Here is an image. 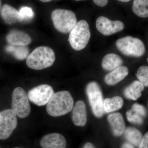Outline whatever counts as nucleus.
<instances>
[{
  "label": "nucleus",
  "instance_id": "f03ea898",
  "mask_svg": "<svg viewBox=\"0 0 148 148\" xmlns=\"http://www.w3.org/2000/svg\"><path fill=\"white\" fill-rule=\"evenodd\" d=\"M55 61V54L52 49L40 46L35 49L27 57L26 63L30 69L41 70L51 67Z\"/></svg>",
  "mask_w": 148,
  "mask_h": 148
},
{
  "label": "nucleus",
  "instance_id": "4be33fe9",
  "mask_svg": "<svg viewBox=\"0 0 148 148\" xmlns=\"http://www.w3.org/2000/svg\"><path fill=\"white\" fill-rule=\"evenodd\" d=\"M125 137L132 145L136 147L140 145L143 138L142 134L138 129L133 127H128L125 130Z\"/></svg>",
  "mask_w": 148,
  "mask_h": 148
},
{
  "label": "nucleus",
  "instance_id": "39448f33",
  "mask_svg": "<svg viewBox=\"0 0 148 148\" xmlns=\"http://www.w3.org/2000/svg\"><path fill=\"white\" fill-rule=\"evenodd\" d=\"M116 45L118 50L126 56L140 57L145 53V47L143 42L138 38L130 36L118 40Z\"/></svg>",
  "mask_w": 148,
  "mask_h": 148
},
{
  "label": "nucleus",
  "instance_id": "7c9ffc66",
  "mask_svg": "<svg viewBox=\"0 0 148 148\" xmlns=\"http://www.w3.org/2000/svg\"><path fill=\"white\" fill-rule=\"evenodd\" d=\"M40 1L42 2L47 3L50 2L51 1H52V0H39Z\"/></svg>",
  "mask_w": 148,
  "mask_h": 148
},
{
  "label": "nucleus",
  "instance_id": "aec40b11",
  "mask_svg": "<svg viewBox=\"0 0 148 148\" xmlns=\"http://www.w3.org/2000/svg\"><path fill=\"white\" fill-rule=\"evenodd\" d=\"M7 52L11 53L18 60H23L27 58L29 54V49L25 46L12 45H10L5 48Z\"/></svg>",
  "mask_w": 148,
  "mask_h": 148
},
{
  "label": "nucleus",
  "instance_id": "6ab92c4d",
  "mask_svg": "<svg viewBox=\"0 0 148 148\" xmlns=\"http://www.w3.org/2000/svg\"><path fill=\"white\" fill-rule=\"evenodd\" d=\"M123 103V100L120 96L106 98L103 103L104 112L109 113L119 110L122 107Z\"/></svg>",
  "mask_w": 148,
  "mask_h": 148
},
{
  "label": "nucleus",
  "instance_id": "0eeeda50",
  "mask_svg": "<svg viewBox=\"0 0 148 148\" xmlns=\"http://www.w3.org/2000/svg\"><path fill=\"white\" fill-rule=\"evenodd\" d=\"M86 92L92 113L95 116L101 118L104 113L103 94L101 87L97 82H92L87 85Z\"/></svg>",
  "mask_w": 148,
  "mask_h": 148
},
{
  "label": "nucleus",
  "instance_id": "72a5a7b5",
  "mask_svg": "<svg viewBox=\"0 0 148 148\" xmlns=\"http://www.w3.org/2000/svg\"><path fill=\"white\" fill-rule=\"evenodd\" d=\"M147 61H148V58H147Z\"/></svg>",
  "mask_w": 148,
  "mask_h": 148
},
{
  "label": "nucleus",
  "instance_id": "9b49d317",
  "mask_svg": "<svg viewBox=\"0 0 148 148\" xmlns=\"http://www.w3.org/2000/svg\"><path fill=\"white\" fill-rule=\"evenodd\" d=\"M66 144L64 136L57 133L46 135L40 141L43 148H66Z\"/></svg>",
  "mask_w": 148,
  "mask_h": 148
},
{
  "label": "nucleus",
  "instance_id": "bb28decb",
  "mask_svg": "<svg viewBox=\"0 0 148 148\" xmlns=\"http://www.w3.org/2000/svg\"><path fill=\"white\" fill-rule=\"evenodd\" d=\"M139 148H148V132L143 137Z\"/></svg>",
  "mask_w": 148,
  "mask_h": 148
},
{
  "label": "nucleus",
  "instance_id": "9d476101",
  "mask_svg": "<svg viewBox=\"0 0 148 148\" xmlns=\"http://www.w3.org/2000/svg\"><path fill=\"white\" fill-rule=\"evenodd\" d=\"M96 28L104 36H108L121 32L124 29L123 22L119 20L112 21L105 16H99L96 21Z\"/></svg>",
  "mask_w": 148,
  "mask_h": 148
},
{
  "label": "nucleus",
  "instance_id": "f704fd0d",
  "mask_svg": "<svg viewBox=\"0 0 148 148\" xmlns=\"http://www.w3.org/2000/svg\"><path fill=\"white\" fill-rule=\"evenodd\" d=\"M20 148L16 147V148Z\"/></svg>",
  "mask_w": 148,
  "mask_h": 148
},
{
  "label": "nucleus",
  "instance_id": "473e14b6",
  "mask_svg": "<svg viewBox=\"0 0 148 148\" xmlns=\"http://www.w3.org/2000/svg\"><path fill=\"white\" fill-rule=\"evenodd\" d=\"M75 1H84V0H75Z\"/></svg>",
  "mask_w": 148,
  "mask_h": 148
},
{
  "label": "nucleus",
  "instance_id": "c85d7f7f",
  "mask_svg": "<svg viewBox=\"0 0 148 148\" xmlns=\"http://www.w3.org/2000/svg\"><path fill=\"white\" fill-rule=\"evenodd\" d=\"M122 148H134V147L130 143H125L123 145Z\"/></svg>",
  "mask_w": 148,
  "mask_h": 148
},
{
  "label": "nucleus",
  "instance_id": "a878e982",
  "mask_svg": "<svg viewBox=\"0 0 148 148\" xmlns=\"http://www.w3.org/2000/svg\"><path fill=\"white\" fill-rule=\"evenodd\" d=\"M132 110L140 114L144 118L147 115V110L145 107L143 105L138 103H135L132 105Z\"/></svg>",
  "mask_w": 148,
  "mask_h": 148
},
{
  "label": "nucleus",
  "instance_id": "f257e3e1",
  "mask_svg": "<svg viewBox=\"0 0 148 148\" xmlns=\"http://www.w3.org/2000/svg\"><path fill=\"white\" fill-rule=\"evenodd\" d=\"M74 100L68 91H59L54 93L47 103V113L53 117H58L69 113L73 108Z\"/></svg>",
  "mask_w": 148,
  "mask_h": 148
},
{
  "label": "nucleus",
  "instance_id": "423d86ee",
  "mask_svg": "<svg viewBox=\"0 0 148 148\" xmlns=\"http://www.w3.org/2000/svg\"><path fill=\"white\" fill-rule=\"evenodd\" d=\"M12 110L20 118L29 116L31 112L29 97L25 90L21 87L14 90L12 95Z\"/></svg>",
  "mask_w": 148,
  "mask_h": 148
},
{
  "label": "nucleus",
  "instance_id": "f3484780",
  "mask_svg": "<svg viewBox=\"0 0 148 148\" xmlns=\"http://www.w3.org/2000/svg\"><path fill=\"white\" fill-rule=\"evenodd\" d=\"M123 60L119 56L115 53H110L103 57L102 61V67L104 70L112 71L121 66Z\"/></svg>",
  "mask_w": 148,
  "mask_h": 148
},
{
  "label": "nucleus",
  "instance_id": "1a4fd4ad",
  "mask_svg": "<svg viewBox=\"0 0 148 148\" xmlns=\"http://www.w3.org/2000/svg\"><path fill=\"white\" fill-rule=\"evenodd\" d=\"M52 87L49 85L42 84L31 89L28 92L29 100L39 106L47 104L54 94Z\"/></svg>",
  "mask_w": 148,
  "mask_h": 148
},
{
  "label": "nucleus",
  "instance_id": "2f4dec72",
  "mask_svg": "<svg viewBox=\"0 0 148 148\" xmlns=\"http://www.w3.org/2000/svg\"><path fill=\"white\" fill-rule=\"evenodd\" d=\"M118 1H120L122 2H128L130 1L131 0H118Z\"/></svg>",
  "mask_w": 148,
  "mask_h": 148
},
{
  "label": "nucleus",
  "instance_id": "412c9836",
  "mask_svg": "<svg viewBox=\"0 0 148 148\" xmlns=\"http://www.w3.org/2000/svg\"><path fill=\"white\" fill-rule=\"evenodd\" d=\"M132 9L137 16L147 18L148 17V0H134Z\"/></svg>",
  "mask_w": 148,
  "mask_h": 148
},
{
  "label": "nucleus",
  "instance_id": "a211bd4d",
  "mask_svg": "<svg viewBox=\"0 0 148 148\" xmlns=\"http://www.w3.org/2000/svg\"><path fill=\"white\" fill-rule=\"evenodd\" d=\"M145 89V86L139 81H135L125 88V96L130 100L136 101L142 95V92Z\"/></svg>",
  "mask_w": 148,
  "mask_h": 148
},
{
  "label": "nucleus",
  "instance_id": "393cba45",
  "mask_svg": "<svg viewBox=\"0 0 148 148\" xmlns=\"http://www.w3.org/2000/svg\"><path fill=\"white\" fill-rule=\"evenodd\" d=\"M19 12L21 16L24 18V20H29L34 17V11L31 8L27 6L22 7Z\"/></svg>",
  "mask_w": 148,
  "mask_h": 148
},
{
  "label": "nucleus",
  "instance_id": "20e7f679",
  "mask_svg": "<svg viewBox=\"0 0 148 148\" xmlns=\"http://www.w3.org/2000/svg\"><path fill=\"white\" fill-rule=\"evenodd\" d=\"M51 17L55 29L64 34L71 32L77 22L75 13L67 10L56 9L51 12Z\"/></svg>",
  "mask_w": 148,
  "mask_h": 148
},
{
  "label": "nucleus",
  "instance_id": "5701e85b",
  "mask_svg": "<svg viewBox=\"0 0 148 148\" xmlns=\"http://www.w3.org/2000/svg\"><path fill=\"white\" fill-rule=\"evenodd\" d=\"M136 76L139 81L146 87L148 86V66H143L138 69Z\"/></svg>",
  "mask_w": 148,
  "mask_h": 148
},
{
  "label": "nucleus",
  "instance_id": "cd10ccee",
  "mask_svg": "<svg viewBox=\"0 0 148 148\" xmlns=\"http://www.w3.org/2000/svg\"><path fill=\"white\" fill-rule=\"evenodd\" d=\"M95 4L99 6H105L108 4L109 0H92Z\"/></svg>",
  "mask_w": 148,
  "mask_h": 148
},
{
  "label": "nucleus",
  "instance_id": "ddd939ff",
  "mask_svg": "<svg viewBox=\"0 0 148 148\" xmlns=\"http://www.w3.org/2000/svg\"><path fill=\"white\" fill-rule=\"evenodd\" d=\"M1 15L5 23L9 25L21 22L24 20L19 11L8 4L3 6L1 10Z\"/></svg>",
  "mask_w": 148,
  "mask_h": 148
},
{
  "label": "nucleus",
  "instance_id": "4468645a",
  "mask_svg": "<svg viewBox=\"0 0 148 148\" xmlns=\"http://www.w3.org/2000/svg\"><path fill=\"white\" fill-rule=\"evenodd\" d=\"M7 41L10 45L26 46L32 42V38L26 33L18 30H12L8 34Z\"/></svg>",
  "mask_w": 148,
  "mask_h": 148
},
{
  "label": "nucleus",
  "instance_id": "f8f14e48",
  "mask_svg": "<svg viewBox=\"0 0 148 148\" xmlns=\"http://www.w3.org/2000/svg\"><path fill=\"white\" fill-rule=\"evenodd\" d=\"M86 107L84 102L79 101L76 103L73 108L72 120L76 126H84L87 122Z\"/></svg>",
  "mask_w": 148,
  "mask_h": 148
},
{
  "label": "nucleus",
  "instance_id": "7ed1b4c3",
  "mask_svg": "<svg viewBox=\"0 0 148 148\" xmlns=\"http://www.w3.org/2000/svg\"><path fill=\"white\" fill-rule=\"evenodd\" d=\"M91 34L88 23L81 20L77 22L69 35V40L74 50L80 51L86 47Z\"/></svg>",
  "mask_w": 148,
  "mask_h": 148
},
{
  "label": "nucleus",
  "instance_id": "dca6fc26",
  "mask_svg": "<svg viewBox=\"0 0 148 148\" xmlns=\"http://www.w3.org/2000/svg\"><path fill=\"white\" fill-rule=\"evenodd\" d=\"M129 71L127 67L120 66L105 77V82L109 85H114L118 83L127 76Z\"/></svg>",
  "mask_w": 148,
  "mask_h": 148
},
{
  "label": "nucleus",
  "instance_id": "c756f323",
  "mask_svg": "<svg viewBox=\"0 0 148 148\" xmlns=\"http://www.w3.org/2000/svg\"><path fill=\"white\" fill-rule=\"evenodd\" d=\"M83 148H94V147L91 143H88L84 145Z\"/></svg>",
  "mask_w": 148,
  "mask_h": 148
},
{
  "label": "nucleus",
  "instance_id": "2eb2a0df",
  "mask_svg": "<svg viewBox=\"0 0 148 148\" xmlns=\"http://www.w3.org/2000/svg\"><path fill=\"white\" fill-rule=\"evenodd\" d=\"M108 120L115 136H120L123 134L125 123L121 114L118 112L110 114L108 116Z\"/></svg>",
  "mask_w": 148,
  "mask_h": 148
},
{
  "label": "nucleus",
  "instance_id": "b1692460",
  "mask_svg": "<svg viewBox=\"0 0 148 148\" xmlns=\"http://www.w3.org/2000/svg\"><path fill=\"white\" fill-rule=\"evenodd\" d=\"M126 115L127 120L132 123L142 124L144 121V118L132 109L126 112Z\"/></svg>",
  "mask_w": 148,
  "mask_h": 148
},
{
  "label": "nucleus",
  "instance_id": "c9c22d12",
  "mask_svg": "<svg viewBox=\"0 0 148 148\" xmlns=\"http://www.w3.org/2000/svg\"><path fill=\"white\" fill-rule=\"evenodd\" d=\"M0 5H1V1H0Z\"/></svg>",
  "mask_w": 148,
  "mask_h": 148
},
{
  "label": "nucleus",
  "instance_id": "6e6552de",
  "mask_svg": "<svg viewBox=\"0 0 148 148\" xmlns=\"http://www.w3.org/2000/svg\"><path fill=\"white\" fill-rule=\"evenodd\" d=\"M16 116L12 109L0 112V140H6L10 137L17 126Z\"/></svg>",
  "mask_w": 148,
  "mask_h": 148
}]
</instances>
